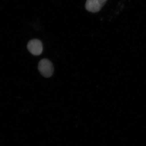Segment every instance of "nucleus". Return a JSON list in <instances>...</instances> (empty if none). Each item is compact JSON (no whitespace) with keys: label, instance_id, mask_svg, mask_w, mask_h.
Segmentation results:
<instances>
[{"label":"nucleus","instance_id":"nucleus-1","mask_svg":"<svg viewBox=\"0 0 146 146\" xmlns=\"http://www.w3.org/2000/svg\"><path fill=\"white\" fill-rule=\"evenodd\" d=\"M38 68L39 72L44 77L49 78L52 76L54 67L52 63L48 59L44 58L40 60Z\"/></svg>","mask_w":146,"mask_h":146},{"label":"nucleus","instance_id":"nucleus-2","mask_svg":"<svg viewBox=\"0 0 146 146\" xmlns=\"http://www.w3.org/2000/svg\"><path fill=\"white\" fill-rule=\"evenodd\" d=\"M108 0H86L85 5L86 10L92 13L99 12L106 3Z\"/></svg>","mask_w":146,"mask_h":146},{"label":"nucleus","instance_id":"nucleus-3","mask_svg":"<svg viewBox=\"0 0 146 146\" xmlns=\"http://www.w3.org/2000/svg\"><path fill=\"white\" fill-rule=\"evenodd\" d=\"M27 47L29 52L33 55H39L43 51V45L42 42L39 39H33L30 40Z\"/></svg>","mask_w":146,"mask_h":146}]
</instances>
